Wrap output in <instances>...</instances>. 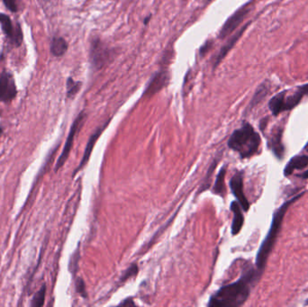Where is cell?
<instances>
[{"label": "cell", "mask_w": 308, "mask_h": 307, "mask_svg": "<svg viewBox=\"0 0 308 307\" xmlns=\"http://www.w3.org/2000/svg\"><path fill=\"white\" fill-rule=\"evenodd\" d=\"M308 166V156L307 155H298L293 157L289 160L288 165L284 169V176L289 177L292 175L294 170L296 169H304Z\"/></svg>", "instance_id": "5bb4252c"}, {"label": "cell", "mask_w": 308, "mask_h": 307, "mask_svg": "<svg viewBox=\"0 0 308 307\" xmlns=\"http://www.w3.org/2000/svg\"><path fill=\"white\" fill-rule=\"evenodd\" d=\"M286 90L282 92L278 93L276 96L270 100L269 102V108L271 111V113L277 116L279 114L284 112V97H285Z\"/></svg>", "instance_id": "ac0fdd59"}, {"label": "cell", "mask_w": 308, "mask_h": 307, "mask_svg": "<svg viewBox=\"0 0 308 307\" xmlns=\"http://www.w3.org/2000/svg\"><path fill=\"white\" fill-rule=\"evenodd\" d=\"M86 117H87V115L85 114L84 111H82V112L79 113V115H77V118L74 120V122L72 123V127H71V130H70V133H69V135H68L67 140H66V143H65V145H64V148L62 150V153L60 155L58 160H57L56 165H55V168H54L55 172H57L59 169H61L62 166L65 164V162L67 161L68 158H69L70 154H71V151H72V146H73L75 136H76L77 132L79 131V129L81 128L83 123L85 122Z\"/></svg>", "instance_id": "277c9868"}, {"label": "cell", "mask_w": 308, "mask_h": 307, "mask_svg": "<svg viewBox=\"0 0 308 307\" xmlns=\"http://www.w3.org/2000/svg\"><path fill=\"white\" fill-rule=\"evenodd\" d=\"M121 306H125V307H127V306H131V307H132V306H135V305H134V303L133 300H130V302H128V300H125L124 302L121 303Z\"/></svg>", "instance_id": "4316f807"}, {"label": "cell", "mask_w": 308, "mask_h": 307, "mask_svg": "<svg viewBox=\"0 0 308 307\" xmlns=\"http://www.w3.org/2000/svg\"><path fill=\"white\" fill-rule=\"evenodd\" d=\"M287 94V91H286ZM285 94V97H284V111H289L294 108H296L298 106V104L300 103V101L302 100L306 95L308 94V84L303 85L301 87H298L296 91L289 95V96H286Z\"/></svg>", "instance_id": "7c38bea8"}, {"label": "cell", "mask_w": 308, "mask_h": 307, "mask_svg": "<svg viewBox=\"0 0 308 307\" xmlns=\"http://www.w3.org/2000/svg\"><path fill=\"white\" fill-rule=\"evenodd\" d=\"M268 92H269L268 82H263L262 85L257 88L256 92L254 94L252 101H251L250 108H253L256 106L257 104L261 102L262 99L267 96Z\"/></svg>", "instance_id": "ffe728a7"}, {"label": "cell", "mask_w": 308, "mask_h": 307, "mask_svg": "<svg viewBox=\"0 0 308 307\" xmlns=\"http://www.w3.org/2000/svg\"><path fill=\"white\" fill-rule=\"evenodd\" d=\"M270 144L273 154H275V156L278 159H282L285 153V149L282 144V130L278 129L277 132L273 133Z\"/></svg>", "instance_id": "e0dca14e"}, {"label": "cell", "mask_w": 308, "mask_h": 307, "mask_svg": "<svg viewBox=\"0 0 308 307\" xmlns=\"http://www.w3.org/2000/svg\"><path fill=\"white\" fill-rule=\"evenodd\" d=\"M5 7L12 13H16L19 10L17 0H2Z\"/></svg>", "instance_id": "603a6c76"}, {"label": "cell", "mask_w": 308, "mask_h": 307, "mask_svg": "<svg viewBox=\"0 0 308 307\" xmlns=\"http://www.w3.org/2000/svg\"><path fill=\"white\" fill-rule=\"evenodd\" d=\"M230 187H231L232 194L238 200L239 204L241 205V207L243 210L247 212L250 208V203L246 198L244 192H243V178H242V172H237L231 178L230 181Z\"/></svg>", "instance_id": "30bf717a"}, {"label": "cell", "mask_w": 308, "mask_h": 307, "mask_svg": "<svg viewBox=\"0 0 308 307\" xmlns=\"http://www.w3.org/2000/svg\"><path fill=\"white\" fill-rule=\"evenodd\" d=\"M170 82V73L167 71H159L150 80L144 93V97H150L163 89Z\"/></svg>", "instance_id": "9c48e42d"}, {"label": "cell", "mask_w": 308, "mask_h": 307, "mask_svg": "<svg viewBox=\"0 0 308 307\" xmlns=\"http://www.w3.org/2000/svg\"><path fill=\"white\" fill-rule=\"evenodd\" d=\"M17 95L16 81L10 72H4L0 75V101L9 103Z\"/></svg>", "instance_id": "52a82bcc"}, {"label": "cell", "mask_w": 308, "mask_h": 307, "mask_svg": "<svg viewBox=\"0 0 308 307\" xmlns=\"http://www.w3.org/2000/svg\"><path fill=\"white\" fill-rule=\"evenodd\" d=\"M3 133V128L0 126V136H1V134Z\"/></svg>", "instance_id": "f1b7e54d"}, {"label": "cell", "mask_w": 308, "mask_h": 307, "mask_svg": "<svg viewBox=\"0 0 308 307\" xmlns=\"http://www.w3.org/2000/svg\"><path fill=\"white\" fill-rule=\"evenodd\" d=\"M45 297H46V285L43 284L41 288L35 294L30 306L34 307H42L44 305Z\"/></svg>", "instance_id": "44dd1931"}, {"label": "cell", "mask_w": 308, "mask_h": 307, "mask_svg": "<svg viewBox=\"0 0 308 307\" xmlns=\"http://www.w3.org/2000/svg\"><path fill=\"white\" fill-rule=\"evenodd\" d=\"M306 305H308V301H307V302H306Z\"/></svg>", "instance_id": "f546056e"}, {"label": "cell", "mask_w": 308, "mask_h": 307, "mask_svg": "<svg viewBox=\"0 0 308 307\" xmlns=\"http://www.w3.org/2000/svg\"><path fill=\"white\" fill-rule=\"evenodd\" d=\"M137 272H138V268L136 265H133L132 267H130L128 269L125 271L124 273V275L122 276V280L124 281V280H127L130 276H134V275H136L137 274Z\"/></svg>", "instance_id": "d4e9b609"}, {"label": "cell", "mask_w": 308, "mask_h": 307, "mask_svg": "<svg viewBox=\"0 0 308 307\" xmlns=\"http://www.w3.org/2000/svg\"><path fill=\"white\" fill-rule=\"evenodd\" d=\"M82 83L80 81H75L72 77H68L67 79V97L69 98H73L80 90Z\"/></svg>", "instance_id": "7402d4cb"}, {"label": "cell", "mask_w": 308, "mask_h": 307, "mask_svg": "<svg viewBox=\"0 0 308 307\" xmlns=\"http://www.w3.org/2000/svg\"><path fill=\"white\" fill-rule=\"evenodd\" d=\"M76 289L77 293H79V295L83 297H87V291H86V286H85V282L82 278H77L76 281Z\"/></svg>", "instance_id": "cb8c5ba5"}, {"label": "cell", "mask_w": 308, "mask_h": 307, "mask_svg": "<svg viewBox=\"0 0 308 307\" xmlns=\"http://www.w3.org/2000/svg\"><path fill=\"white\" fill-rule=\"evenodd\" d=\"M68 42L62 37H53L50 44V51L52 56L62 57L68 51Z\"/></svg>", "instance_id": "2e32d148"}, {"label": "cell", "mask_w": 308, "mask_h": 307, "mask_svg": "<svg viewBox=\"0 0 308 307\" xmlns=\"http://www.w3.org/2000/svg\"><path fill=\"white\" fill-rule=\"evenodd\" d=\"M231 210L233 213V220L231 225V233L232 235H237L243 226L244 223V217L241 212V205L239 202L233 201L231 202Z\"/></svg>", "instance_id": "4fadbf2b"}, {"label": "cell", "mask_w": 308, "mask_h": 307, "mask_svg": "<svg viewBox=\"0 0 308 307\" xmlns=\"http://www.w3.org/2000/svg\"><path fill=\"white\" fill-rule=\"evenodd\" d=\"M248 26H249V25L243 26L240 31L237 32L234 36H231V38L226 42V45L222 48L221 51H220L219 54H218V56L216 57V62H215V66H214V68H216V67L218 66V65L220 64V62H221L222 61L225 59V57L227 55V53L231 51V48L234 46V44L236 43L237 41L241 38V36H242V34L244 33V31L246 30Z\"/></svg>", "instance_id": "9a60e30c"}, {"label": "cell", "mask_w": 308, "mask_h": 307, "mask_svg": "<svg viewBox=\"0 0 308 307\" xmlns=\"http://www.w3.org/2000/svg\"><path fill=\"white\" fill-rule=\"evenodd\" d=\"M297 177H298V178H301V179H308V170H306V171L303 172L302 174L297 175Z\"/></svg>", "instance_id": "83f0119b"}, {"label": "cell", "mask_w": 308, "mask_h": 307, "mask_svg": "<svg viewBox=\"0 0 308 307\" xmlns=\"http://www.w3.org/2000/svg\"><path fill=\"white\" fill-rule=\"evenodd\" d=\"M226 169H221V171L219 172V174L216 178V183L213 188V193L216 194H219L224 196V194L226 193V185H225V177H226Z\"/></svg>", "instance_id": "d6986e66"}, {"label": "cell", "mask_w": 308, "mask_h": 307, "mask_svg": "<svg viewBox=\"0 0 308 307\" xmlns=\"http://www.w3.org/2000/svg\"><path fill=\"white\" fill-rule=\"evenodd\" d=\"M208 47H210V43H205V45H203V47L200 49L201 54H204L205 52L208 50Z\"/></svg>", "instance_id": "484cf974"}, {"label": "cell", "mask_w": 308, "mask_h": 307, "mask_svg": "<svg viewBox=\"0 0 308 307\" xmlns=\"http://www.w3.org/2000/svg\"><path fill=\"white\" fill-rule=\"evenodd\" d=\"M248 12H249V7L242 6L239 10H237L234 14H232L226 20L225 25L222 27L221 31L219 34V37L221 39H225L227 36H230L232 32L235 31L237 27L241 25L242 21L244 20Z\"/></svg>", "instance_id": "ba28073f"}, {"label": "cell", "mask_w": 308, "mask_h": 307, "mask_svg": "<svg viewBox=\"0 0 308 307\" xmlns=\"http://www.w3.org/2000/svg\"><path fill=\"white\" fill-rule=\"evenodd\" d=\"M303 194L304 193H301V194L296 195L295 197H293L291 199L288 200L286 203H284L274 213L270 228L269 230V232H268L265 240L263 241L262 245L260 247V250H259L258 254H257V270L260 273V275L264 271L265 267H266V264H267L268 259L270 255L273 248H274V245L276 243L278 233L281 230V226H282L283 220H284V216L286 215L289 206L292 205L293 203H295L296 201H298L301 196H303Z\"/></svg>", "instance_id": "7a4b0ae2"}, {"label": "cell", "mask_w": 308, "mask_h": 307, "mask_svg": "<svg viewBox=\"0 0 308 307\" xmlns=\"http://www.w3.org/2000/svg\"><path fill=\"white\" fill-rule=\"evenodd\" d=\"M113 51L99 39H95L91 42L89 58L93 66L97 70L102 69L108 62H111Z\"/></svg>", "instance_id": "5b68a950"}, {"label": "cell", "mask_w": 308, "mask_h": 307, "mask_svg": "<svg viewBox=\"0 0 308 307\" xmlns=\"http://www.w3.org/2000/svg\"><path fill=\"white\" fill-rule=\"evenodd\" d=\"M108 123H109V121H108V123H106V124H104L103 126H101L100 128L97 129V131L90 136V138H89L88 142H87V146H86V149H85L84 154H83L82 159H81L80 163L78 165V167H77V169H75V171H74V173H73V176H75V175L77 174L79 170H81V169H83V168L87 165V161L90 159V155L92 154L93 149H94L95 144L97 143L98 138L100 137V135H101L103 131L108 126Z\"/></svg>", "instance_id": "8fae6325"}, {"label": "cell", "mask_w": 308, "mask_h": 307, "mask_svg": "<svg viewBox=\"0 0 308 307\" xmlns=\"http://www.w3.org/2000/svg\"><path fill=\"white\" fill-rule=\"evenodd\" d=\"M0 25L2 31L15 47H19L23 42V31L19 23L16 26H13L10 17L5 14L0 13Z\"/></svg>", "instance_id": "8992f818"}, {"label": "cell", "mask_w": 308, "mask_h": 307, "mask_svg": "<svg viewBox=\"0 0 308 307\" xmlns=\"http://www.w3.org/2000/svg\"><path fill=\"white\" fill-rule=\"evenodd\" d=\"M258 270L250 268L243 273L238 281L221 287L211 297L208 307H237L246 302L251 293L252 286L259 279Z\"/></svg>", "instance_id": "6da1fadb"}, {"label": "cell", "mask_w": 308, "mask_h": 307, "mask_svg": "<svg viewBox=\"0 0 308 307\" xmlns=\"http://www.w3.org/2000/svg\"><path fill=\"white\" fill-rule=\"evenodd\" d=\"M261 145V136L249 123L235 130L228 141V146L240 154L242 159L250 158L258 154Z\"/></svg>", "instance_id": "3957f363"}]
</instances>
